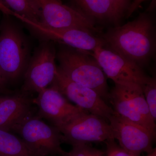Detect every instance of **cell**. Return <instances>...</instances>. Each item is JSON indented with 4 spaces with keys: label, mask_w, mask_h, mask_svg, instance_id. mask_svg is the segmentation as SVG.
Masks as SVG:
<instances>
[{
    "label": "cell",
    "mask_w": 156,
    "mask_h": 156,
    "mask_svg": "<svg viewBox=\"0 0 156 156\" xmlns=\"http://www.w3.org/2000/svg\"><path fill=\"white\" fill-rule=\"evenodd\" d=\"M103 37L108 49L140 67L148 62L155 52L154 23L145 13L140 14L133 21L109 30Z\"/></svg>",
    "instance_id": "6da1fadb"
},
{
    "label": "cell",
    "mask_w": 156,
    "mask_h": 156,
    "mask_svg": "<svg viewBox=\"0 0 156 156\" xmlns=\"http://www.w3.org/2000/svg\"><path fill=\"white\" fill-rule=\"evenodd\" d=\"M90 54L88 51L63 45L56 52V58L59 64L57 68L71 81L93 89L103 99H108L106 76Z\"/></svg>",
    "instance_id": "7a4b0ae2"
},
{
    "label": "cell",
    "mask_w": 156,
    "mask_h": 156,
    "mask_svg": "<svg viewBox=\"0 0 156 156\" xmlns=\"http://www.w3.org/2000/svg\"><path fill=\"white\" fill-rule=\"evenodd\" d=\"M5 15L0 23V73L7 83L24 73L30 58L29 45L18 26Z\"/></svg>",
    "instance_id": "3957f363"
},
{
    "label": "cell",
    "mask_w": 156,
    "mask_h": 156,
    "mask_svg": "<svg viewBox=\"0 0 156 156\" xmlns=\"http://www.w3.org/2000/svg\"><path fill=\"white\" fill-rule=\"evenodd\" d=\"M27 147L38 156L58 155L65 153L61 147L62 136L58 128L50 126L37 116L26 117L12 128Z\"/></svg>",
    "instance_id": "277c9868"
},
{
    "label": "cell",
    "mask_w": 156,
    "mask_h": 156,
    "mask_svg": "<svg viewBox=\"0 0 156 156\" xmlns=\"http://www.w3.org/2000/svg\"><path fill=\"white\" fill-rule=\"evenodd\" d=\"M108 99L116 114L142 126L156 136L155 122L151 114L141 88L115 84L109 92Z\"/></svg>",
    "instance_id": "5b68a950"
},
{
    "label": "cell",
    "mask_w": 156,
    "mask_h": 156,
    "mask_svg": "<svg viewBox=\"0 0 156 156\" xmlns=\"http://www.w3.org/2000/svg\"><path fill=\"white\" fill-rule=\"evenodd\" d=\"M53 43L43 40L30 58L23 73V94L38 93L53 83L57 71L56 51Z\"/></svg>",
    "instance_id": "8992f818"
},
{
    "label": "cell",
    "mask_w": 156,
    "mask_h": 156,
    "mask_svg": "<svg viewBox=\"0 0 156 156\" xmlns=\"http://www.w3.org/2000/svg\"><path fill=\"white\" fill-rule=\"evenodd\" d=\"M38 11L40 24L52 29L76 28L97 31L94 20L61 0H31Z\"/></svg>",
    "instance_id": "52a82bcc"
},
{
    "label": "cell",
    "mask_w": 156,
    "mask_h": 156,
    "mask_svg": "<svg viewBox=\"0 0 156 156\" xmlns=\"http://www.w3.org/2000/svg\"><path fill=\"white\" fill-rule=\"evenodd\" d=\"M92 52L105 75L115 84L141 88L148 77L138 64L108 48L98 47Z\"/></svg>",
    "instance_id": "ba28073f"
},
{
    "label": "cell",
    "mask_w": 156,
    "mask_h": 156,
    "mask_svg": "<svg viewBox=\"0 0 156 156\" xmlns=\"http://www.w3.org/2000/svg\"><path fill=\"white\" fill-rule=\"evenodd\" d=\"M57 128L62 134V142L72 146L115 139L110 124L88 112Z\"/></svg>",
    "instance_id": "9c48e42d"
},
{
    "label": "cell",
    "mask_w": 156,
    "mask_h": 156,
    "mask_svg": "<svg viewBox=\"0 0 156 156\" xmlns=\"http://www.w3.org/2000/svg\"><path fill=\"white\" fill-rule=\"evenodd\" d=\"M50 86L54 87L64 97L92 114L108 120L114 111L93 89L71 81L58 69Z\"/></svg>",
    "instance_id": "30bf717a"
},
{
    "label": "cell",
    "mask_w": 156,
    "mask_h": 156,
    "mask_svg": "<svg viewBox=\"0 0 156 156\" xmlns=\"http://www.w3.org/2000/svg\"><path fill=\"white\" fill-rule=\"evenodd\" d=\"M15 17L25 23L42 40L58 42L74 49L87 51H93L98 47L105 45L103 39L94 36L87 31L76 28H48L20 15H16Z\"/></svg>",
    "instance_id": "8fae6325"
},
{
    "label": "cell",
    "mask_w": 156,
    "mask_h": 156,
    "mask_svg": "<svg viewBox=\"0 0 156 156\" xmlns=\"http://www.w3.org/2000/svg\"><path fill=\"white\" fill-rule=\"evenodd\" d=\"M50 87L38 92L37 96L33 99L38 108L37 116L39 118L49 120L58 128L88 112L70 103L56 88Z\"/></svg>",
    "instance_id": "7c38bea8"
},
{
    "label": "cell",
    "mask_w": 156,
    "mask_h": 156,
    "mask_svg": "<svg viewBox=\"0 0 156 156\" xmlns=\"http://www.w3.org/2000/svg\"><path fill=\"white\" fill-rule=\"evenodd\" d=\"M115 139L120 146L130 153L140 156L151 152L156 136L145 128L120 116L115 113L109 118Z\"/></svg>",
    "instance_id": "4fadbf2b"
},
{
    "label": "cell",
    "mask_w": 156,
    "mask_h": 156,
    "mask_svg": "<svg viewBox=\"0 0 156 156\" xmlns=\"http://www.w3.org/2000/svg\"><path fill=\"white\" fill-rule=\"evenodd\" d=\"M33 99L26 94L6 96L0 102V129L10 131L26 117L33 114Z\"/></svg>",
    "instance_id": "5bb4252c"
},
{
    "label": "cell",
    "mask_w": 156,
    "mask_h": 156,
    "mask_svg": "<svg viewBox=\"0 0 156 156\" xmlns=\"http://www.w3.org/2000/svg\"><path fill=\"white\" fill-rule=\"evenodd\" d=\"M75 7L91 19L117 23L121 17L109 0H73Z\"/></svg>",
    "instance_id": "9a60e30c"
},
{
    "label": "cell",
    "mask_w": 156,
    "mask_h": 156,
    "mask_svg": "<svg viewBox=\"0 0 156 156\" xmlns=\"http://www.w3.org/2000/svg\"><path fill=\"white\" fill-rule=\"evenodd\" d=\"M0 156H38L21 138L0 129Z\"/></svg>",
    "instance_id": "2e32d148"
},
{
    "label": "cell",
    "mask_w": 156,
    "mask_h": 156,
    "mask_svg": "<svg viewBox=\"0 0 156 156\" xmlns=\"http://www.w3.org/2000/svg\"><path fill=\"white\" fill-rule=\"evenodd\" d=\"M0 2L15 14L40 23L38 11L31 0H0Z\"/></svg>",
    "instance_id": "e0dca14e"
},
{
    "label": "cell",
    "mask_w": 156,
    "mask_h": 156,
    "mask_svg": "<svg viewBox=\"0 0 156 156\" xmlns=\"http://www.w3.org/2000/svg\"><path fill=\"white\" fill-rule=\"evenodd\" d=\"M142 90L150 112L155 122L156 120V80L155 78L148 76L143 85Z\"/></svg>",
    "instance_id": "ac0fdd59"
},
{
    "label": "cell",
    "mask_w": 156,
    "mask_h": 156,
    "mask_svg": "<svg viewBox=\"0 0 156 156\" xmlns=\"http://www.w3.org/2000/svg\"><path fill=\"white\" fill-rule=\"evenodd\" d=\"M72 149L68 152H65L61 156H105L103 151L88 145L80 144L73 146Z\"/></svg>",
    "instance_id": "d6986e66"
},
{
    "label": "cell",
    "mask_w": 156,
    "mask_h": 156,
    "mask_svg": "<svg viewBox=\"0 0 156 156\" xmlns=\"http://www.w3.org/2000/svg\"><path fill=\"white\" fill-rule=\"evenodd\" d=\"M115 140L109 139L105 142L106 145L105 156H140L130 153L123 149L117 144Z\"/></svg>",
    "instance_id": "ffe728a7"
},
{
    "label": "cell",
    "mask_w": 156,
    "mask_h": 156,
    "mask_svg": "<svg viewBox=\"0 0 156 156\" xmlns=\"http://www.w3.org/2000/svg\"><path fill=\"white\" fill-rule=\"evenodd\" d=\"M120 17L128 10L131 0H109Z\"/></svg>",
    "instance_id": "44dd1931"
},
{
    "label": "cell",
    "mask_w": 156,
    "mask_h": 156,
    "mask_svg": "<svg viewBox=\"0 0 156 156\" xmlns=\"http://www.w3.org/2000/svg\"><path fill=\"white\" fill-rule=\"evenodd\" d=\"M145 1V0H134L133 2L130 4L127 10V17H130L133 14V12L138 9L140 4Z\"/></svg>",
    "instance_id": "7402d4cb"
},
{
    "label": "cell",
    "mask_w": 156,
    "mask_h": 156,
    "mask_svg": "<svg viewBox=\"0 0 156 156\" xmlns=\"http://www.w3.org/2000/svg\"><path fill=\"white\" fill-rule=\"evenodd\" d=\"M0 11L3 13L4 15L14 16V13L4 5L1 2H0Z\"/></svg>",
    "instance_id": "603a6c76"
},
{
    "label": "cell",
    "mask_w": 156,
    "mask_h": 156,
    "mask_svg": "<svg viewBox=\"0 0 156 156\" xmlns=\"http://www.w3.org/2000/svg\"><path fill=\"white\" fill-rule=\"evenodd\" d=\"M8 83L3 78L0 73V92H5L6 85Z\"/></svg>",
    "instance_id": "cb8c5ba5"
},
{
    "label": "cell",
    "mask_w": 156,
    "mask_h": 156,
    "mask_svg": "<svg viewBox=\"0 0 156 156\" xmlns=\"http://www.w3.org/2000/svg\"><path fill=\"white\" fill-rule=\"evenodd\" d=\"M145 156H156V148H154L153 150L147 154Z\"/></svg>",
    "instance_id": "d4e9b609"
},
{
    "label": "cell",
    "mask_w": 156,
    "mask_h": 156,
    "mask_svg": "<svg viewBox=\"0 0 156 156\" xmlns=\"http://www.w3.org/2000/svg\"><path fill=\"white\" fill-rule=\"evenodd\" d=\"M6 96H4V97H0V102L4 100L5 99V98Z\"/></svg>",
    "instance_id": "484cf974"
}]
</instances>
